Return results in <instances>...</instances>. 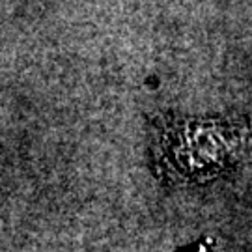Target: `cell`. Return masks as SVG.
Instances as JSON below:
<instances>
[{"label":"cell","instance_id":"6da1fadb","mask_svg":"<svg viewBox=\"0 0 252 252\" xmlns=\"http://www.w3.org/2000/svg\"><path fill=\"white\" fill-rule=\"evenodd\" d=\"M251 135L241 116H162L152 131L157 176L168 183H202L239 161Z\"/></svg>","mask_w":252,"mask_h":252}]
</instances>
